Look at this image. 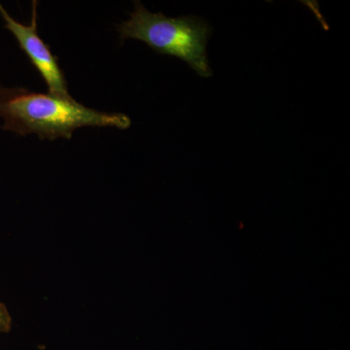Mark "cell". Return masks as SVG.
<instances>
[{"mask_svg": "<svg viewBox=\"0 0 350 350\" xmlns=\"http://www.w3.org/2000/svg\"><path fill=\"white\" fill-rule=\"evenodd\" d=\"M1 129L40 139H70L83 126H112L126 130L131 119L123 113L98 111L73 100L39 94L25 88L0 87Z\"/></svg>", "mask_w": 350, "mask_h": 350, "instance_id": "6da1fadb", "label": "cell"}, {"mask_svg": "<svg viewBox=\"0 0 350 350\" xmlns=\"http://www.w3.org/2000/svg\"><path fill=\"white\" fill-rule=\"evenodd\" d=\"M117 31L122 41H142L158 54L185 62L200 77L213 75L206 52L213 27L202 18H169L163 13L149 12L142 2L135 1L130 19L117 25Z\"/></svg>", "mask_w": 350, "mask_h": 350, "instance_id": "7a4b0ae2", "label": "cell"}, {"mask_svg": "<svg viewBox=\"0 0 350 350\" xmlns=\"http://www.w3.org/2000/svg\"><path fill=\"white\" fill-rule=\"evenodd\" d=\"M0 15L5 22L6 29L13 34L19 43L21 49L27 55L32 66L38 69L47 85L48 91L52 96L64 100H73L69 94L68 83L64 71L59 64L49 46L44 42L38 32V1L32 2L31 24L24 25L9 15L5 8L0 3Z\"/></svg>", "mask_w": 350, "mask_h": 350, "instance_id": "3957f363", "label": "cell"}, {"mask_svg": "<svg viewBox=\"0 0 350 350\" xmlns=\"http://www.w3.org/2000/svg\"><path fill=\"white\" fill-rule=\"evenodd\" d=\"M12 325L10 313L3 304L0 303V333H7L10 331Z\"/></svg>", "mask_w": 350, "mask_h": 350, "instance_id": "277c9868", "label": "cell"}]
</instances>
